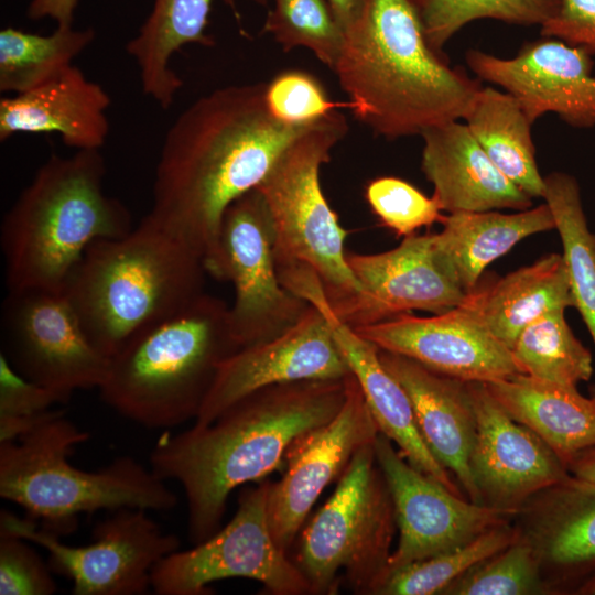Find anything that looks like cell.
<instances>
[{"instance_id":"6da1fadb","label":"cell","mask_w":595,"mask_h":595,"mask_svg":"<svg viewBox=\"0 0 595 595\" xmlns=\"http://www.w3.org/2000/svg\"><path fill=\"white\" fill-rule=\"evenodd\" d=\"M266 87L230 85L202 96L175 119L162 144L148 215L198 253L206 271L227 207L256 188L284 149L316 122L275 118Z\"/></svg>"},{"instance_id":"7a4b0ae2","label":"cell","mask_w":595,"mask_h":595,"mask_svg":"<svg viewBox=\"0 0 595 595\" xmlns=\"http://www.w3.org/2000/svg\"><path fill=\"white\" fill-rule=\"evenodd\" d=\"M346 378L269 386L236 401L208 424L158 440L151 469L182 485L192 544L220 529L235 488L264 479L285 461L296 439L339 412Z\"/></svg>"},{"instance_id":"3957f363","label":"cell","mask_w":595,"mask_h":595,"mask_svg":"<svg viewBox=\"0 0 595 595\" xmlns=\"http://www.w3.org/2000/svg\"><path fill=\"white\" fill-rule=\"evenodd\" d=\"M333 72L356 119L389 140L464 119L482 88L430 44L423 0H366Z\"/></svg>"},{"instance_id":"277c9868","label":"cell","mask_w":595,"mask_h":595,"mask_svg":"<svg viewBox=\"0 0 595 595\" xmlns=\"http://www.w3.org/2000/svg\"><path fill=\"white\" fill-rule=\"evenodd\" d=\"M203 258L149 215L119 238L93 242L64 293L107 357L205 292Z\"/></svg>"},{"instance_id":"5b68a950","label":"cell","mask_w":595,"mask_h":595,"mask_svg":"<svg viewBox=\"0 0 595 595\" xmlns=\"http://www.w3.org/2000/svg\"><path fill=\"white\" fill-rule=\"evenodd\" d=\"M100 150L52 154L6 214L1 248L8 291L63 290L86 249L132 227L129 209L104 191Z\"/></svg>"},{"instance_id":"8992f818","label":"cell","mask_w":595,"mask_h":595,"mask_svg":"<svg viewBox=\"0 0 595 595\" xmlns=\"http://www.w3.org/2000/svg\"><path fill=\"white\" fill-rule=\"evenodd\" d=\"M237 349L229 306L204 293L113 354L98 390L126 419L149 429L175 428L196 419L219 364Z\"/></svg>"},{"instance_id":"52a82bcc","label":"cell","mask_w":595,"mask_h":595,"mask_svg":"<svg viewBox=\"0 0 595 595\" xmlns=\"http://www.w3.org/2000/svg\"><path fill=\"white\" fill-rule=\"evenodd\" d=\"M88 437L64 411L15 441L0 442V497L58 537L74 531L82 513L125 507L167 511L176 506L165 480L130 456L95 472L73 466L72 450Z\"/></svg>"},{"instance_id":"ba28073f","label":"cell","mask_w":595,"mask_h":595,"mask_svg":"<svg viewBox=\"0 0 595 595\" xmlns=\"http://www.w3.org/2000/svg\"><path fill=\"white\" fill-rule=\"evenodd\" d=\"M347 131L346 117L332 110L284 149L257 186L272 220L277 271L295 267L313 271L334 312L360 292L346 259L347 231L320 183L321 166Z\"/></svg>"},{"instance_id":"9c48e42d","label":"cell","mask_w":595,"mask_h":595,"mask_svg":"<svg viewBox=\"0 0 595 595\" xmlns=\"http://www.w3.org/2000/svg\"><path fill=\"white\" fill-rule=\"evenodd\" d=\"M374 443L354 454L289 553L311 594H335L340 570L356 594L376 595L386 580L397 520Z\"/></svg>"},{"instance_id":"30bf717a","label":"cell","mask_w":595,"mask_h":595,"mask_svg":"<svg viewBox=\"0 0 595 595\" xmlns=\"http://www.w3.org/2000/svg\"><path fill=\"white\" fill-rule=\"evenodd\" d=\"M268 478L246 486L231 520L208 539L163 558L152 570L158 595H204L208 585L230 577L257 581L273 595L311 594L300 570L275 543L268 519Z\"/></svg>"},{"instance_id":"8fae6325","label":"cell","mask_w":595,"mask_h":595,"mask_svg":"<svg viewBox=\"0 0 595 595\" xmlns=\"http://www.w3.org/2000/svg\"><path fill=\"white\" fill-rule=\"evenodd\" d=\"M273 240L269 209L257 187L227 207L207 273L234 285L229 325L238 349L277 337L310 306L281 283Z\"/></svg>"},{"instance_id":"7c38bea8","label":"cell","mask_w":595,"mask_h":595,"mask_svg":"<svg viewBox=\"0 0 595 595\" xmlns=\"http://www.w3.org/2000/svg\"><path fill=\"white\" fill-rule=\"evenodd\" d=\"M0 531L42 547L50 567L69 578L75 595H142L151 587L153 567L180 550L177 536L164 532L143 508H120L97 523L93 542L68 545L39 528L33 519L0 512Z\"/></svg>"},{"instance_id":"4fadbf2b","label":"cell","mask_w":595,"mask_h":595,"mask_svg":"<svg viewBox=\"0 0 595 595\" xmlns=\"http://www.w3.org/2000/svg\"><path fill=\"white\" fill-rule=\"evenodd\" d=\"M2 327L12 366L28 379L71 398L99 388L109 357L86 335L63 290L8 291Z\"/></svg>"},{"instance_id":"5bb4252c","label":"cell","mask_w":595,"mask_h":595,"mask_svg":"<svg viewBox=\"0 0 595 595\" xmlns=\"http://www.w3.org/2000/svg\"><path fill=\"white\" fill-rule=\"evenodd\" d=\"M374 446L399 529L387 576L412 562L459 548L513 518L450 491L414 468L382 433L377 434Z\"/></svg>"},{"instance_id":"9a60e30c","label":"cell","mask_w":595,"mask_h":595,"mask_svg":"<svg viewBox=\"0 0 595 595\" xmlns=\"http://www.w3.org/2000/svg\"><path fill=\"white\" fill-rule=\"evenodd\" d=\"M346 387L339 412L291 444L284 475L270 484L269 526L275 543L286 553L323 490L339 478L354 454L379 433L353 374L346 378Z\"/></svg>"},{"instance_id":"2e32d148","label":"cell","mask_w":595,"mask_h":595,"mask_svg":"<svg viewBox=\"0 0 595 595\" xmlns=\"http://www.w3.org/2000/svg\"><path fill=\"white\" fill-rule=\"evenodd\" d=\"M467 386L476 416L469 467L480 504L515 517L534 495L571 474L537 434L507 413L485 382Z\"/></svg>"},{"instance_id":"e0dca14e","label":"cell","mask_w":595,"mask_h":595,"mask_svg":"<svg viewBox=\"0 0 595 595\" xmlns=\"http://www.w3.org/2000/svg\"><path fill=\"white\" fill-rule=\"evenodd\" d=\"M350 374L325 317L310 304L282 334L239 348L219 364L194 424L210 423L236 401L269 386Z\"/></svg>"},{"instance_id":"ac0fdd59","label":"cell","mask_w":595,"mask_h":595,"mask_svg":"<svg viewBox=\"0 0 595 595\" xmlns=\"http://www.w3.org/2000/svg\"><path fill=\"white\" fill-rule=\"evenodd\" d=\"M586 50L554 37L526 43L510 58L468 50L465 61L479 78L500 86L533 123L548 112L574 128L595 127V77Z\"/></svg>"},{"instance_id":"d6986e66","label":"cell","mask_w":595,"mask_h":595,"mask_svg":"<svg viewBox=\"0 0 595 595\" xmlns=\"http://www.w3.org/2000/svg\"><path fill=\"white\" fill-rule=\"evenodd\" d=\"M353 328L381 350L464 381L490 382L520 374L510 349L462 304L441 314L403 313Z\"/></svg>"},{"instance_id":"ffe728a7","label":"cell","mask_w":595,"mask_h":595,"mask_svg":"<svg viewBox=\"0 0 595 595\" xmlns=\"http://www.w3.org/2000/svg\"><path fill=\"white\" fill-rule=\"evenodd\" d=\"M432 240L433 234H413L383 252H347L360 292L344 309L333 311L336 316L356 327L412 311L441 314L461 305L466 294L434 262Z\"/></svg>"},{"instance_id":"44dd1931","label":"cell","mask_w":595,"mask_h":595,"mask_svg":"<svg viewBox=\"0 0 595 595\" xmlns=\"http://www.w3.org/2000/svg\"><path fill=\"white\" fill-rule=\"evenodd\" d=\"M299 298L325 317L350 372L356 378L378 431L394 442L402 456L418 470L450 491L463 495L453 475L434 457L419 430L412 402L401 383L386 369L379 348L339 320L331 309L314 273H303L290 284Z\"/></svg>"},{"instance_id":"7402d4cb","label":"cell","mask_w":595,"mask_h":595,"mask_svg":"<svg viewBox=\"0 0 595 595\" xmlns=\"http://www.w3.org/2000/svg\"><path fill=\"white\" fill-rule=\"evenodd\" d=\"M550 594H574L595 573V485L570 475L515 516Z\"/></svg>"},{"instance_id":"603a6c76","label":"cell","mask_w":595,"mask_h":595,"mask_svg":"<svg viewBox=\"0 0 595 595\" xmlns=\"http://www.w3.org/2000/svg\"><path fill=\"white\" fill-rule=\"evenodd\" d=\"M379 357L407 391L419 430L434 457L455 477L466 497L480 504L469 467L476 416L467 381L381 349Z\"/></svg>"},{"instance_id":"cb8c5ba5","label":"cell","mask_w":595,"mask_h":595,"mask_svg":"<svg viewBox=\"0 0 595 595\" xmlns=\"http://www.w3.org/2000/svg\"><path fill=\"white\" fill-rule=\"evenodd\" d=\"M421 170L448 214L499 209L524 210L532 197L491 162L466 123L448 121L421 134Z\"/></svg>"},{"instance_id":"d4e9b609","label":"cell","mask_w":595,"mask_h":595,"mask_svg":"<svg viewBox=\"0 0 595 595\" xmlns=\"http://www.w3.org/2000/svg\"><path fill=\"white\" fill-rule=\"evenodd\" d=\"M110 104L107 91L72 64L31 90L0 99V140L20 132H57L69 148L100 150Z\"/></svg>"},{"instance_id":"484cf974","label":"cell","mask_w":595,"mask_h":595,"mask_svg":"<svg viewBox=\"0 0 595 595\" xmlns=\"http://www.w3.org/2000/svg\"><path fill=\"white\" fill-rule=\"evenodd\" d=\"M433 234L432 257L439 269L465 294L485 269L522 239L555 229L549 205L504 214L499 210L459 212L445 216Z\"/></svg>"},{"instance_id":"4316f807","label":"cell","mask_w":595,"mask_h":595,"mask_svg":"<svg viewBox=\"0 0 595 595\" xmlns=\"http://www.w3.org/2000/svg\"><path fill=\"white\" fill-rule=\"evenodd\" d=\"M463 306L509 349L534 320L574 307L562 255L549 253L502 278L480 280Z\"/></svg>"},{"instance_id":"83f0119b","label":"cell","mask_w":595,"mask_h":595,"mask_svg":"<svg viewBox=\"0 0 595 595\" xmlns=\"http://www.w3.org/2000/svg\"><path fill=\"white\" fill-rule=\"evenodd\" d=\"M485 383L507 413L537 434L566 467L577 454L595 447V402L577 387L523 374Z\"/></svg>"},{"instance_id":"f1b7e54d","label":"cell","mask_w":595,"mask_h":595,"mask_svg":"<svg viewBox=\"0 0 595 595\" xmlns=\"http://www.w3.org/2000/svg\"><path fill=\"white\" fill-rule=\"evenodd\" d=\"M234 6L236 0H225ZM266 6L268 0H248ZM213 0H154L153 7L126 51L140 69L143 93L169 109L183 82L172 69L174 53L187 44L210 46L206 34Z\"/></svg>"},{"instance_id":"f546056e","label":"cell","mask_w":595,"mask_h":595,"mask_svg":"<svg viewBox=\"0 0 595 595\" xmlns=\"http://www.w3.org/2000/svg\"><path fill=\"white\" fill-rule=\"evenodd\" d=\"M470 132L496 167L530 197H542L541 175L531 126L517 99L493 87H482L464 117Z\"/></svg>"},{"instance_id":"4dcf8cb0","label":"cell","mask_w":595,"mask_h":595,"mask_svg":"<svg viewBox=\"0 0 595 595\" xmlns=\"http://www.w3.org/2000/svg\"><path fill=\"white\" fill-rule=\"evenodd\" d=\"M542 198L555 221L574 307L595 346V232L586 220L577 180L566 172L544 176Z\"/></svg>"},{"instance_id":"1f68e13d","label":"cell","mask_w":595,"mask_h":595,"mask_svg":"<svg viewBox=\"0 0 595 595\" xmlns=\"http://www.w3.org/2000/svg\"><path fill=\"white\" fill-rule=\"evenodd\" d=\"M95 39V31L57 25L48 35L0 31V91L22 94L58 75Z\"/></svg>"},{"instance_id":"d6a6232c","label":"cell","mask_w":595,"mask_h":595,"mask_svg":"<svg viewBox=\"0 0 595 595\" xmlns=\"http://www.w3.org/2000/svg\"><path fill=\"white\" fill-rule=\"evenodd\" d=\"M510 351L519 372L540 381L577 387L593 375L592 355L569 326L565 310L530 323Z\"/></svg>"},{"instance_id":"836d02e7","label":"cell","mask_w":595,"mask_h":595,"mask_svg":"<svg viewBox=\"0 0 595 595\" xmlns=\"http://www.w3.org/2000/svg\"><path fill=\"white\" fill-rule=\"evenodd\" d=\"M518 534V528L511 520L500 523L459 548L393 571L376 595L443 594L454 581L506 548Z\"/></svg>"},{"instance_id":"e575fe53","label":"cell","mask_w":595,"mask_h":595,"mask_svg":"<svg viewBox=\"0 0 595 595\" xmlns=\"http://www.w3.org/2000/svg\"><path fill=\"white\" fill-rule=\"evenodd\" d=\"M262 33L272 35L285 52L295 47L310 50L334 71L340 55L345 32L327 0H272Z\"/></svg>"},{"instance_id":"d590c367","label":"cell","mask_w":595,"mask_h":595,"mask_svg":"<svg viewBox=\"0 0 595 595\" xmlns=\"http://www.w3.org/2000/svg\"><path fill=\"white\" fill-rule=\"evenodd\" d=\"M560 0H423V20L430 44L443 46L467 23L489 18L540 26L558 11Z\"/></svg>"},{"instance_id":"8d00e7d4","label":"cell","mask_w":595,"mask_h":595,"mask_svg":"<svg viewBox=\"0 0 595 595\" xmlns=\"http://www.w3.org/2000/svg\"><path fill=\"white\" fill-rule=\"evenodd\" d=\"M531 594H550V591L533 548L520 533L506 548L454 581L443 593V595Z\"/></svg>"},{"instance_id":"74e56055","label":"cell","mask_w":595,"mask_h":595,"mask_svg":"<svg viewBox=\"0 0 595 595\" xmlns=\"http://www.w3.org/2000/svg\"><path fill=\"white\" fill-rule=\"evenodd\" d=\"M68 400L21 375L7 355L0 353V442L15 441L64 412L53 405Z\"/></svg>"},{"instance_id":"f35d334b","label":"cell","mask_w":595,"mask_h":595,"mask_svg":"<svg viewBox=\"0 0 595 595\" xmlns=\"http://www.w3.org/2000/svg\"><path fill=\"white\" fill-rule=\"evenodd\" d=\"M365 197L383 226L403 238L422 227L443 223L445 215L437 198L428 197L409 182L382 176L370 181Z\"/></svg>"},{"instance_id":"ab89813d","label":"cell","mask_w":595,"mask_h":595,"mask_svg":"<svg viewBox=\"0 0 595 595\" xmlns=\"http://www.w3.org/2000/svg\"><path fill=\"white\" fill-rule=\"evenodd\" d=\"M271 113L288 123H312L336 109L321 83L301 71H286L273 77L266 87Z\"/></svg>"},{"instance_id":"60d3db41","label":"cell","mask_w":595,"mask_h":595,"mask_svg":"<svg viewBox=\"0 0 595 595\" xmlns=\"http://www.w3.org/2000/svg\"><path fill=\"white\" fill-rule=\"evenodd\" d=\"M30 541L0 531V594L52 595L57 585Z\"/></svg>"},{"instance_id":"b9f144b4","label":"cell","mask_w":595,"mask_h":595,"mask_svg":"<svg viewBox=\"0 0 595 595\" xmlns=\"http://www.w3.org/2000/svg\"><path fill=\"white\" fill-rule=\"evenodd\" d=\"M541 35L595 54V0H560L556 13L541 25Z\"/></svg>"},{"instance_id":"7bdbcfd3","label":"cell","mask_w":595,"mask_h":595,"mask_svg":"<svg viewBox=\"0 0 595 595\" xmlns=\"http://www.w3.org/2000/svg\"><path fill=\"white\" fill-rule=\"evenodd\" d=\"M78 0H31L28 17L32 20L50 18L57 25H72Z\"/></svg>"},{"instance_id":"ee69618b","label":"cell","mask_w":595,"mask_h":595,"mask_svg":"<svg viewBox=\"0 0 595 595\" xmlns=\"http://www.w3.org/2000/svg\"><path fill=\"white\" fill-rule=\"evenodd\" d=\"M344 32L360 18L366 0H327Z\"/></svg>"},{"instance_id":"f6af8a7d","label":"cell","mask_w":595,"mask_h":595,"mask_svg":"<svg viewBox=\"0 0 595 595\" xmlns=\"http://www.w3.org/2000/svg\"><path fill=\"white\" fill-rule=\"evenodd\" d=\"M574 477L595 485V447L577 454L567 465Z\"/></svg>"},{"instance_id":"bcb514c9","label":"cell","mask_w":595,"mask_h":595,"mask_svg":"<svg viewBox=\"0 0 595 595\" xmlns=\"http://www.w3.org/2000/svg\"><path fill=\"white\" fill-rule=\"evenodd\" d=\"M575 595H595V573L589 576L583 584H581L576 591Z\"/></svg>"},{"instance_id":"7dc6e473","label":"cell","mask_w":595,"mask_h":595,"mask_svg":"<svg viewBox=\"0 0 595 595\" xmlns=\"http://www.w3.org/2000/svg\"><path fill=\"white\" fill-rule=\"evenodd\" d=\"M589 398L595 402V386L589 388Z\"/></svg>"}]
</instances>
